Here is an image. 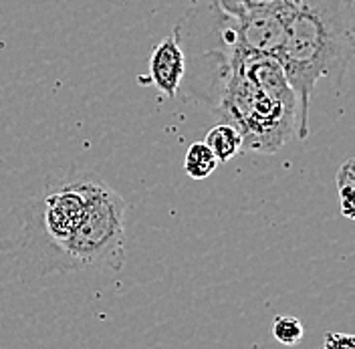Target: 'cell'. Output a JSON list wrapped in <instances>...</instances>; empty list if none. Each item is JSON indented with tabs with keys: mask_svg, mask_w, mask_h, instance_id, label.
<instances>
[{
	"mask_svg": "<svg viewBox=\"0 0 355 349\" xmlns=\"http://www.w3.org/2000/svg\"><path fill=\"white\" fill-rule=\"evenodd\" d=\"M355 57V0H301L288 19L279 61L297 97V137L309 135L311 97L321 81L341 87Z\"/></svg>",
	"mask_w": 355,
	"mask_h": 349,
	"instance_id": "1",
	"label": "cell"
},
{
	"mask_svg": "<svg viewBox=\"0 0 355 349\" xmlns=\"http://www.w3.org/2000/svg\"><path fill=\"white\" fill-rule=\"evenodd\" d=\"M214 111L241 131L243 150L275 153L297 130L299 105L277 57L239 53Z\"/></svg>",
	"mask_w": 355,
	"mask_h": 349,
	"instance_id": "2",
	"label": "cell"
},
{
	"mask_svg": "<svg viewBox=\"0 0 355 349\" xmlns=\"http://www.w3.org/2000/svg\"><path fill=\"white\" fill-rule=\"evenodd\" d=\"M178 41L186 57V97L216 110L232 61L241 51L236 19L226 15L216 0H190L176 24Z\"/></svg>",
	"mask_w": 355,
	"mask_h": 349,
	"instance_id": "3",
	"label": "cell"
},
{
	"mask_svg": "<svg viewBox=\"0 0 355 349\" xmlns=\"http://www.w3.org/2000/svg\"><path fill=\"white\" fill-rule=\"evenodd\" d=\"M125 262V200L97 180L79 226L65 246L59 271L110 266L119 271Z\"/></svg>",
	"mask_w": 355,
	"mask_h": 349,
	"instance_id": "4",
	"label": "cell"
},
{
	"mask_svg": "<svg viewBox=\"0 0 355 349\" xmlns=\"http://www.w3.org/2000/svg\"><path fill=\"white\" fill-rule=\"evenodd\" d=\"M95 174H75L46 190L37 212V239L43 240V257L57 269L59 259L79 226L91 192L97 184Z\"/></svg>",
	"mask_w": 355,
	"mask_h": 349,
	"instance_id": "5",
	"label": "cell"
},
{
	"mask_svg": "<svg viewBox=\"0 0 355 349\" xmlns=\"http://www.w3.org/2000/svg\"><path fill=\"white\" fill-rule=\"evenodd\" d=\"M287 10H257L234 17L239 26V44L243 53L279 57L285 43L288 19Z\"/></svg>",
	"mask_w": 355,
	"mask_h": 349,
	"instance_id": "6",
	"label": "cell"
},
{
	"mask_svg": "<svg viewBox=\"0 0 355 349\" xmlns=\"http://www.w3.org/2000/svg\"><path fill=\"white\" fill-rule=\"evenodd\" d=\"M186 75V57L176 31L155 44L150 55V81L159 93L174 99Z\"/></svg>",
	"mask_w": 355,
	"mask_h": 349,
	"instance_id": "7",
	"label": "cell"
},
{
	"mask_svg": "<svg viewBox=\"0 0 355 349\" xmlns=\"http://www.w3.org/2000/svg\"><path fill=\"white\" fill-rule=\"evenodd\" d=\"M204 144L216 155L218 164L230 162L239 152H243V135L230 124H218L208 130Z\"/></svg>",
	"mask_w": 355,
	"mask_h": 349,
	"instance_id": "8",
	"label": "cell"
},
{
	"mask_svg": "<svg viewBox=\"0 0 355 349\" xmlns=\"http://www.w3.org/2000/svg\"><path fill=\"white\" fill-rule=\"evenodd\" d=\"M218 168V160L204 142H194L184 155V172L192 180H204Z\"/></svg>",
	"mask_w": 355,
	"mask_h": 349,
	"instance_id": "9",
	"label": "cell"
},
{
	"mask_svg": "<svg viewBox=\"0 0 355 349\" xmlns=\"http://www.w3.org/2000/svg\"><path fill=\"white\" fill-rule=\"evenodd\" d=\"M218 6L230 17H243L257 10H287L293 12L301 0H216Z\"/></svg>",
	"mask_w": 355,
	"mask_h": 349,
	"instance_id": "10",
	"label": "cell"
},
{
	"mask_svg": "<svg viewBox=\"0 0 355 349\" xmlns=\"http://www.w3.org/2000/svg\"><path fill=\"white\" fill-rule=\"evenodd\" d=\"M272 335L283 346H297V343H301V339L305 335V329H303V323L297 317L279 315L272 321Z\"/></svg>",
	"mask_w": 355,
	"mask_h": 349,
	"instance_id": "11",
	"label": "cell"
},
{
	"mask_svg": "<svg viewBox=\"0 0 355 349\" xmlns=\"http://www.w3.org/2000/svg\"><path fill=\"white\" fill-rule=\"evenodd\" d=\"M339 190V208L347 219L355 220V188L352 186H337Z\"/></svg>",
	"mask_w": 355,
	"mask_h": 349,
	"instance_id": "12",
	"label": "cell"
},
{
	"mask_svg": "<svg viewBox=\"0 0 355 349\" xmlns=\"http://www.w3.org/2000/svg\"><path fill=\"white\" fill-rule=\"evenodd\" d=\"M337 186H352V188H355V158L343 162V166L339 168Z\"/></svg>",
	"mask_w": 355,
	"mask_h": 349,
	"instance_id": "13",
	"label": "cell"
},
{
	"mask_svg": "<svg viewBox=\"0 0 355 349\" xmlns=\"http://www.w3.org/2000/svg\"><path fill=\"white\" fill-rule=\"evenodd\" d=\"M325 349H355L354 335H335L329 333L325 339Z\"/></svg>",
	"mask_w": 355,
	"mask_h": 349,
	"instance_id": "14",
	"label": "cell"
}]
</instances>
